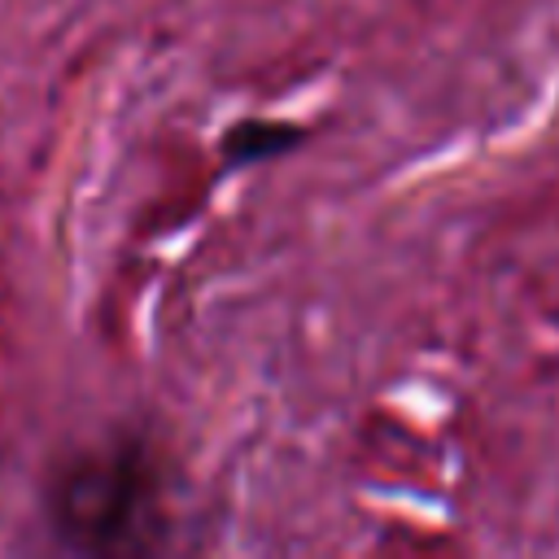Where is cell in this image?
<instances>
[{
	"mask_svg": "<svg viewBox=\"0 0 559 559\" xmlns=\"http://www.w3.org/2000/svg\"><path fill=\"white\" fill-rule=\"evenodd\" d=\"M301 140L297 127L288 122H262V118H249V122H236L227 135H223V153L231 166H249L258 157H275L284 148H293Z\"/></svg>",
	"mask_w": 559,
	"mask_h": 559,
	"instance_id": "2",
	"label": "cell"
},
{
	"mask_svg": "<svg viewBox=\"0 0 559 559\" xmlns=\"http://www.w3.org/2000/svg\"><path fill=\"white\" fill-rule=\"evenodd\" d=\"M48 515L70 550L131 555L153 550L166 528V485L144 441H114L57 467Z\"/></svg>",
	"mask_w": 559,
	"mask_h": 559,
	"instance_id": "1",
	"label": "cell"
}]
</instances>
